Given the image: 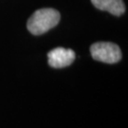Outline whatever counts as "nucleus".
Wrapping results in <instances>:
<instances>
[{
  "instance_id": "obj_1",
  "label": "nucleus",
  "mask_w": 128,
  "mask_h": 128,
  "mask_svg": "<svg viewBox=\"0 0 128 128\" xmlns=\"http://www.w3.org/2000/svg\"><path fill=\"white\" fill-rule=\"evenodd\" d=\"M60 21L58 10L50 8L40 9L33 12L28 21L27 27L30 33L40 35L54 28Z\"/></svg>"
},
{
  "instance_id": "obj_2",
  "label": "nucleus",
  "mask_w": 128,
  "mask_h": 128,
  "mask_svg": "<svg viewBox=\"0 0 128 128\" xmlns=\"http://www.w3.org/2000/svg\"><path fill=\"white\" fill-rule=\"evenodd\" d=\"M92 58L106 64H115L122 58L119 46L109 42H98L90 46Z\"/></svg>"
},
{
  "instance_id": "obj_3",
  "label": "nucleus",
  "mask_w": 128,
  "mask_h": 128,
  "mask_svg": "<svg viewBox=\"0 0 128 128\" xmlns=\"http://www.w3.org/2000/svg\"><path fill=\"white\" fill-rule=\"evenodd\" d=\"M48 64L55 68L68 66L75 60V52L72 50L56 48L48 53Z\"/></svg>"
},
{
  "instance_id": "obj_4",
  "label": "nucleus",
  "mask_w": 128,
  "mask_h": 128,
  "mask_svg": "<svg viewBox=\"0 0 128 128\" xmlns=\"http://www.w3.org/2000/svg\"><path fill=\"white\" fill-rule=\"evenodd\" d=\"M97 9L108 12L109 14L120 16L125 12V6L122 0H91Z\"/></svg>"
}]
</instances>
